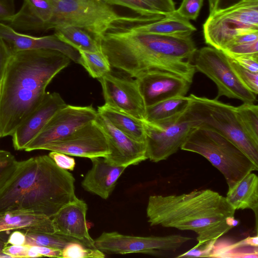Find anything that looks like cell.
I'll use <instances>...</instances> for the list:
<instances>
[{"label":"cell","instance_id":"816d5d0a","mask_svg":"<svg viewBox=\"0 0 258 258\" xmlns=\"http://www.w3.org/2000/svg\"><path fill=\"white\" fill-rule=\"evenodd\" d=\"M1 82H0V95H1Z\"/></svg>","mask_w":258,"mask_h":258},{"label":"cell","instance_id":"b9f144b4","mask_svg":"<svg viewBox=\"0 0 258 258\" xmlns=\"http://www.w3.org/2000/svg\"><path fill=\"white\" fill-rule=\"evenodd\" d=\"M12 55L7 44L3 39L0 37V82L8 63Z\"/></svg>","mask_w":258,"mask_h":258},{"label":"cell","instance_id":"836d02e7","mask_svg":"<svg viewBox=\"0 0 258 258\" xmlns=\"http://www.w3.org/2000/svg\"><path fill=\"white\" fill-rule=\"evenodd\" d=\"M105 254L97 248L87 247L83 244L72 242L61 250L63 258H103Z\"/></svg>","mask_w":258,"mask_h":258},{"label":"cell","instance_id":"f1b7e54d","mask_svg":"<svg viewBox=\"0 0 258 258\" xmlns=\"http://www.w3.org/2000/svg\"><path fill=\"white\" fill-rule=\"evenodd\" d=\"M24 232L26 235L25 245L29 246H44L61 250L69 243L77 242L87 247L96 248L94 244L57 232L53 233Z\"/></svg>","mask_w":258,"mask_h":258},{"label":"cell","instance_id":"681fc988","mask_svg":"<svg viewBox=\"0 0 258 258\" xmlns=\"http://www.w3.org/2000/svg\"><path fill=\"white\" fill-rule=\"evenodd\" d=\"M41 256H42L40 254L32 249L29 246V248L27 254V257H36Z\"/></svg>","mask_w":258,"mask_h":258},{"label":"cell","instance_id":"74e56055","mask_svg":"<svg viewBox=\"0 0 258 258\" xmlns=\"http://www.w3.org/2000/svg\"><path fill=\"white\" fill-rule=\"evenodd\" d=\"M217 239H212L197 244L191 249L180 254L177 257H210Z\"/></svg>","mask_w":258,"mask_h":258},{"label":"cell","instance_id":"4fadbf2b","mask_svg":"<svg viewBox=\"0 0 258 258\" xmlns=\"http://www.w3.org/2000/svg\"><path fill=\"white\" fill-rule=\"evenodd\" d=\"M146 156L154 162L165 160L175 153L194 129L187 121L178 120L167 125H159L143 120Z\"/></svg>","mask_w":258,"mask_h":258},{"label":"cell","instance_id":"f35d334b","mask_svg":"<svg viewBox=\"0 0 258 258\" xmlns=\"http://www.w3.org/2000/svg\"><path fill=\"white\" fill-rule=\"evenodd\" d=\"M48 156L57 166L65 170H73L76 165L75 159L64 153L51 151Z\"/></svg>","mask_w":258,"mask_h":258},{"label":"cell","instance_id":"ee69618b","mask_svg":"<svg viewBox=\"0 0 258 258\" xmlns=\"http://www.w3.org/2000/svg\"><path fill=\"white\" fill-rule=\"evenodd\" d=\"M29 246L27 245H12L5 247L3 251L13 258L27 257Z\"/></svg>","mask_w":258,"mask_h":258},{"label":"cell","instance_id":"ac0fdd59","mask_svg":"<svg viewBox=\"0 0 258 258\" xmlns=\"http://www.w3.org/2000/svg\"><path fill=\"white\" fill-rule=\"evenodd\" d=\"M0 37L7 44L12 54L21 51L51 49L58 51L79 63V52L61 41L55 34L34 36L20 33L0 21Z\"/></svg>","mask_w":258,"mask_h":258},{"label":"cell","instance_id":"5bb4252c","mask_svg":"<svg viewBox=\"0 0 258 258\" xmlns=\"http://www.w3.org/2000/svg\"><path fill=\"white\" fill-rule=\"evenodd\" d=\"M40 150L90 159L105 157L109 153L105 136L95 120L62 140L43 146Z\"/></svg>","mask_w":258,"mask_h":258},{"label":"cell","instance_id":"8992f818","mask_svg":"<svg viewBox=\"0 0 258 258\" xmlns=\"http://www.w3.org/2000/svg\"><path fill=\"white\" fill-rule=\"evenodd\" d=\"M180 149L207 159L223 175L228 188L249 173L258 170V166L236 145L208 128H194Z\"/></svg>","mask_w":258,"mask_h":258},{"label":"cell","instance_id":"4316f807","mask_svg":"<svg viewBox=\"0 0 258 258\" xmlns=\"http://www.w3.org/2000/svg\"><path fill=\"white\" fill-rule=\"evenodd\" d=\"M210 257L257 258V235L248 236L235 243L218 239Z\"/></svg>","mask_w":258,"mask_h":258},{"label":"cell","instance_id":"52a82bcc","mask_svg":"<svg viewBox=\"0 0 258 258\" xmlns=\"http://www.w3.org/2000/svg\"><path fill=\"white\" fill-rule=\"evenodd\" d=\"M53 12L48 30L61 26L83 29L101 41L109 28L128 16L119 15L102 0H47Z\"/></svg>","mask_w":258,"mask_h":258},{"label":"cell","instance_id":"d6986e66","mask_svg":"<svg viewBox=\"0 0 258 258\" xmlns=\"http://www.w3.org/2000/svg\"><path fill=\"white\" fill-rule=\"evenodd\" d=\"M53 15L47 0H23L20 9L2 20L16 31H47Z\"/></svg>","mask_w":258,"mask_h":258},{"label":"cell","instance_id":"7bdbcfd3","mask_svg":"<svg viewBox=\"0 0 258 258\" xmlns=\"http://www.w3.org/2000/svg\"><path fill=\"white\" fill-rule=\"evenodd\" d=\"M209 14L231 7L243 0H208Z\"/></svg>","mask_w":258,"mask_h":258},{"label":"cell","instance_id":"ab89813d","mask_svg":"<svg viewBox=\"0 0 258 258\" xmlns=\"http://www.w3.org/2000/svg\"><path fill=\"white\" fill-rule=\"evenodd\" d=\"M230 57L246 70L258 73V55H239Z\"/></svg>","mask_w":258,"mask_h":258},{"label":"cell","instance_id":"cb8c5ba5","mask_svg":"<svg viewBox=\"0 0 258 258\" xmlns=\"http://www.w3.org/2000/svg\"><path fill=\"white\" fill-rule=\"evenodd\" d=\"M226 199L235 210H251L256 223L258 214V177L251 172L245 175L232 187L228 188Z\"/></svg>","mask_w":258,"mask_h":258},{"label":"cell","instance_id":"603a6c76","mask_svg":"<svg viewBox=\"0 0 258 258\" xmlns=\"http://www.w3.org/2000/svg\"><path fill=\"white\" fill-rule=\"evenodd\" d=\"M117 23L131 32L141 34L187 36L191 35L197 30L189 21L178 16L175 12L152 22L137 23L125 21Z\"/></svg>","mask_w":258,"mask_h":258},{"label":"cell","instance_id":"ffe728a7","mask_svg":"<svg viewBox=\"0 0 258 258\" xmlns=\"http://www.w3.org/2000/svg\"><path fill=\"white\" fill-rule=\"evenodd\" d=\"M87 205L77 197L63 206L52 218L56 232L94 245L86 222Z\"/></svg>","mask_w":258,"mask_h":258},{"label":"cell","instance_id":"9c48e42d","mask_svg":"<svg viewBox=\"0 0 258 258\" xmlns=\"http://www.w3.org/2000/svg\"><path fill=\"white\" fill-rule=\"evenodd\" d=\"M192 61L196 70L204 74L216 85L221 96L236 99L243 103H253L256 95L241 82L232 69L228 56L211 46L197 49Z\"/></svg>","mask_w":258,"mask_h":258},{"label":"cell","instance_id":"d6a6232c","mask_svg":"<svg viewBox=\"0 0 258 258\" xmlns=\"http://www.w3.org/2000/svg\"><path fill=\"white\" fill-rule=\"evenodd\" d=\"M19 161L11 152L0 150V198L12 182Z\"/></svg>","mask_w":258,"mask_h":258},{"label":"cell","instance_id":"1f68e13d","mask_svg":"<svg viewBox=\"0 0 258 258\" xmlns=\"http://www.w3.org/2000/svg\"><path fill=\"white\" fill-rule=\"evenodd\" d=\"M239 118L247 134L258 142V106L253 103H243L236 107Z\"/></svg>","mask_w":258,"mask_h":258},{"label":"cell","instance_id":"5b68a950","mask_svg":"<svg viewBox=\"0 0 258 258\" xmlns=\"http://www.w3.org/2000/svg\"><path fill=\"white\" fill-rule=\"evenodd\" d=\"M190 103L178 120L194 127H204L222 135L240 148L258 166V142L246 132L236 107L216 99L190 94Z\"/></svg>","mask_w":258,"mask_h":258},{"label":"cell","instance_id":"60d3db41","mask_svg":"<svg viewBox=\"0 0 258 258\" xmlns=\"http://www.w3.org/2000/svg\"><path fill=\"white\" fill-rule=\"evenodd\" d=\"M157 11L169 16L175 11V4L173 0H144Z\"/></svg>","mask_w":258,"mask_h":258},{"label":"cell","instance_id":"c3c4849f","mask_svg":"<svg viewBox=\"0 0 258 258\" xmlns=\"http://www.w3.org/2000/svg\"><path fill=\"white\" fill-rule=\"evenodd\" d=\"M9 231H0V252H3L4 249L8 244V240L9 237Z\"/></svg>","mask_w":258,"mask_h":258},{"label":"cell","instance_id":"4dcf8cb0","mask_svg":"<svg viewBox=\"0 0 258 258\" xmlns=\"http://www.w3.org/2000/svg\"><path fill=\"white\" fill-rule=\"evenodd\" d=\"M110 6L125 7L133 11L139 16L156 21L166 16L144 0H102Z\"/></svg>","mask_w":258,"mask_h":258},{"label":"cell","instance_id":"8d00e7d4","mask_svg":"<svg viewBox=\"0 0 258 258\" xmlns=\"http://www.w3.org/2000/svg\"><path fill=\"white\" fill-rule=\"evenodd\" d=\"M221 51L229 57L258 55V41L233 45Z\"/></svg>","mask_w":258,"mask_h":258},{"label":"cell","instance_id":"30bf717a","mask_svg":"<svg viewBox=\"0 0 258 258\" xmlns=\"http://www.w3.org/2000/svg\"><path fill=\"white\" fill-rule=\"evenodd\" d=\"M192 238L180 234L163 236H134L117 232H103L94 240L97 249L104 253L125 254L142 253L158 255L175 251Z\"/></svg>","mask_w":258,"mask_h":258},{"label":"cell","instance_id":"e575fe53","mask_svg":"<svg viewBox=\"0 0 258 258\" xmlns=\"http://www.w3.org/2000/svg\"><path fill=\"white\" fill-rule=\"evenodd\" d=\"M228 57L231 67L238 78L248 90L256 95L258 93V73L246 70L233 58Z\"/></svg>","mask_w":258,"mask_h":258},{"label":"cell","instance_id":"f6af8a7d","mask_svg":"<svg viewBox=\"0 0 258 258\" xmlns=\"http://www.w3.org/2000/svg\"><path fill=\"white\" fill-rule=\"evenodd\" d=\"M30 247L42 256L61 257V250L60 249L44 246L34 245Z\"/></svg>","mask_w":258,"mask_h":258},{"label":"cell","instance_id":"83f0119b","mask_svg":"<svg viewBox=\"0 0 258 258\" xmlns=\"http://www.w3.org/2000/svg\"><path fill=\"white\" fill-rule=\"evenodd\" d=\"M56 36L78 51H101V41L86 30L73 26H61L54 29Z\"/></svg>","mask_w":258,"mask_h":258},{"label":"cell","instance_id":"bcb514c9","mask_svg":"<svg viewBox=\"0 0 258 258\" xmlns=\"http://www.w3.org/2000/svg\"><path fill=\"white\" fill-rule=\"evenodd\" d=\"M26 242L25 233L23 231L15 230L9 237L8 244L25 245Z\"/></svg>","mask_w":258,"mask_h":258},{"label":"cell","instance_id":"d590c367","mask_svg":"<svg viewBox=\"0 0 258 258\" xmlns=\"http://www.w3.org/2000/svg\"><path fill=\"white\" fill-rule=\"evenodd\" d=\"M204 0H182L175 11L178 16L187 20H196L202 7Z\"/></svg>","mask_w":258,"mask_h":258},{"label":"cell","instance_id":"7402d4cb","mask_svg":"<svg viewBox=\"0 0 258 258\" xmlns=\"http://www.w3.org/2000/svg\"><path fill=\"white\" fill-rule=\"evenodd\" d=\"M11 230L46 233L56 232L51 218L23 210H10L0 213V231Z\"/></svg>","mask_w":258,"mask_h":258},{"label":"cell","instance_id":"f546056e","mask_svg":"<svg viewBox=\"0 0 258 258\" xmlns=\"http://www.w3.org/2000/svg\"><path fill=\"white\" fill-rule=\"evenodd\" d=\"M81 64L93 78L99 79L111 71V66L102 51L88 52L79 51Z\"/></svg>","mask_w":258,"mask_h":258},{"label":"cell","instance_id":"e0dca14e","mask_svg":"<svg viewBox=\"0 0 258 258\" xmlns=\"http://www.w3.org/2000/svg\"><path fill=\"white\" fill-rule=\"evenodd\" d=\"M66 105L59 93L46 92L39 105L12 135L15 150H25L51 117Z\"/></svg>","mask_w":258,"mask_h":258},{"label":"cell","instance_id":"d4e9b609","mask_svg":"<svg viewBox=\"0 0 258 258\" xmlns=\"http://www.w3.org/2000/svg\"><path fill=\"white\" fill-rule=\"evenodd\" d=\"M191 102L189 96H177L146 107L144 120L159 125L178 121Z\"/></svg>","mask_w":258,"mask_h":258},{"label":"cell","instance_id":"484cf974","mask_svg":"<svg viewBox=\"0 0 258 258\" xmlns=\"http://www.w3.org/2000/svg\"><path fill=\"white\" fill-rule=\"evenodd\" d=\"M97 112L133 140L145 142V135L143 120L112 108L105 104L98 107Z\"/></svg>","mask_w":258,"mask_h":258},{"label":"cell","instance_id":"f907efd6","mask_svg":"<svg viewBox=\"0 0 258 258\" xmlns=\"http://www.w3.org/2000/svg\"><path fill=\"white\" fill-rule=\"evenodd\" d=\"M4 257H11L13 258L11 255L7 254L4 251L0 252V258H4Z\"/></svg>","mask_w":258,"mask_h":258},{"label":"cell","instance_id":"3957f363","mask_svg":"<svg viewBox=\"0 0 258 258\" xmlns=\"http://www.w3.org/2000/svg\"><path fill=\"white\" fill-rule=\"evenodd\" d=\"M235 212L226 197L209 189L181 195H152L146 209L151 226L194 231L198 244L218 239L237 226Z\"/></svg>","mask_w":258,"mask_h":258},{"label":"cell","instance_id":"44dd1931","mask_svg":"<svg viewBox=\"0 0 258 258\" xmlns=\"http://www.w3.org/2000/svg\"><path fill=\"white\" fill-rule=\"evenodd\" d=\"M90 159L92 166L82 180V186L85 190L107 199L126 167L111 165L104 157Z\"/></svg>","mask_w":258,"mask_h":258},{"label":"cell","instance_id":"8fae6325","mask_svg":"<svg viewBox=\"0 0 258 258\" xmlns=\"http://www.w3.org/2000/svg\"><path fill=\"white\" fill-rule=\"evenodd\" d=\"M97 113L92 105L78 106L67 104L51 117L24 150L30 152L40 150L47 144L64 139L83 126L95 120Z\"/></svg>","mask_w":258,"mask_h":258},{"label":"cell","instance_id":"7a4b0ae2","mask_svg":"<svg viewBox=\"0 0 258 258\" xmlns=\"http://www.w3.org/2000/svg\"><path fill=\"white\" fill-rule=\"evenodd\" d=\"M71 60L51 49L24 50L12 54L1 81V138L12 136L36 109L48 85Z\"/></svg>","mask_w":258,"mask_h":258},{"label":"cell","instance_id":"ba28073f","mask_svg":"<svg viewBox=\"0 0 258 258\" xmlns=\"http://www.w3.org/2000/svg\"><path fill=\"white\" fill-rule=\"evenodd\" d=\"M203 27L206 43L222 50L235 36L258 29V0H243L209 14Z\"/></svg>","mask_w":258,"mask_h":258},{"label":"cell","instance_id":"7dc6e473","mask_svg":"<svg viewBox=\"0 0 258 258\" xmlns=\"http://www.w3.org/2000/svg\"><path fill=\"white\" fill-rule=\"evenodd\" d=\"M14 8L6 0H0V21L8 18L15 13Z\"/></svg>","mask_w":258,"mask_h":258},{"label":"cell","instance_id":"6da1fadb","mask_svg":"<svg viewBox=\"0 0 258 258\" xmlns=\"http://www.w3.org/2000/svg\"><path fill=\"white\" fill-rule=\"evenodd\" d=\"M101 47L111 67L132 78L159 70L192 82L197 48L191 35L136 33L116 23L103 35Z\"/></svg>","mask_w":258,"mask_h":258},{"label":"cell","instance_id":"7c38bea8","mask_svg":"<svg viewBox=\"0 0 258 258\" xmlns=\"http://www.w3.org/2000/svg\"><path fill=\"white\" fill-rule=\"evenodd\" d=\"M98 80L101 85L105 104L138 119H144L146 107L136 79L111 71Z\"/></svg>","mask_w":258,"mask_h":258},{"label":"cell","instance_id":"9a60e30c","mask_svg":"<svg viewBox=\"0 0 258 258\" xmlns=\"http://www.w3.org/2000/svg\"><path fill=\"white\" fill-rule=\"evenodd\" d=\"M95 121L103 131L106 139L109 153L104 158L108 163L127 167L137 165L148 159L145 142L133 140L98 112Z\"/></svg>","mask_w":258,"mask_h":258},{"label":"cell","instance_id":"277c9868","mask_svg":"<svg viewBox=\"0 0 258 258\" xmlns=\"http://www.w3.org/2000/svg\"><path fill=\"white\" fill-rule=\"evenodd\" d=\"M75 181L70 172L57 166L48 155L19 161L12 182L0 198V213L23 210L51 218L77 198Z\"/></svg>","mask_w":258,"mask_h":258},{"label":"cell","instance_id":"2e32d148","mask_svg":"<svg viewBox=\"0 0 258 258\" xmlns=\"http://www.w3.org/2000/svg\"><path fill=\"white\" fill-rule=\"evenodd\" d=\"M135 79L146 107L173 97L185 96L191 84L179 76L159 70L145 72Z\"/></svg>","mask_w":258,"mask_h":258},{"label":"cell","instance_id":"f5cc1de1","mask_svg":"<svg viewBox=\"0 0 258 258\" xmlns=\"http://www.w3.org/2000/svg\"><path fill=\"white\" fill-rule=\"evenodd\" d=\"M0 138H1V136H0Z\"/></svg>","mask_w":258,"mask_h":258}]
</instances>
